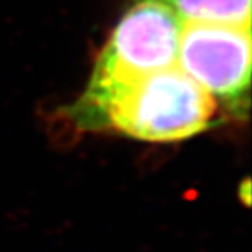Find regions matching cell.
Wrapping results in <instances>:
<instances>
[{"mask_svg":"<svg viewBox=\"0 0 252 252\" xmlns=\"http://www.w3.org/2000/svg\"><path fill=\"white\" fill-rule=\"evenodd\" d=\"M184 22L167 0H137L110 35L82 96L67 108L81 131H103L111 106L151 73L176 64Z\"/></svg>","mask_w":252,"mask_h":252,"instance_id":"1","label":"cell"},{"mask_svg":"<svg viewBox=\"0 0 252 252\" xmlns=\"http://www.w3.org/2000/svg\"><path fill=\"white\" fill-rule=\"evenodd\" d=\"M219 103L176 64L140 79L108 111L103 131L172 143L214 125Z\"/></svg>","mask_w":252,"mask_h":252,"instance_id":"2","label":"cell"},{"mask_svg":"<svg viewBox=\"0 0 252 252\" xmlns=\"http://www.w3.org/2000/svg\"><path fill=\"white\" fill-rule=\"evenodd\" d=\"M176 65L234 116L248 113L251 26L184 23Z\"/></svg>","mask_w":252,"mask_h":252,"instance_id":"3","label":"cell"},{"mask_svg":"<svg viewBox=\"0 0 252 252\" xmlns=\"http://www.w3.org/2000/svg\"><path fill=\"white\" fill-rule=\"evenodd\" d=\"M184 23L251 26V0H167Z\"/></svg>","mask_w":252,"mask_h":252,"instance_id":"4","label":"cell"}]
</instances>
